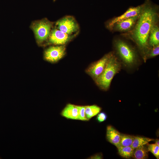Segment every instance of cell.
Here are the masks:
<instances>
[{"mask_svg": "<svg viewBox=\"0 0 159 159\" xmlns=\"http://www.w3.org/2000/svg\"><path fill=\"white\" fill-rule=\"evenodd\" d=\"M159 29L155 24L152 29L150 32L148 39V44L151 47L159 44Z\"/></svg>", "mask_w": 159, "mask_h": 159, "instance_id": "cell-13", "label": "cell"}, {"mask_svg": "<svg viewBox=\"0 0 159 159\" xmlns=\"http://www.w3.org/2000/svg\"><path fill=\"white\" fill-rule=\"evenodd\" d=\"M86 106H79V112L78 120L81 121H87L85 115Z\"/></svg>", "mask_w": 159, "mask_h": 159, "instance_id": "cell-20", "label": "cell"}, {"mask_svg": "<svg viewBox=\"0 0 159 159\" xmlns=\"http://www.w3.org/2000/svg\"><path fill=\"white\" fill-rule=\"evenodd\" d=\"M54 22L47 18L33 21L30 26L38 44H47Z\"/></svg>", "mask_w": 159, "mask_h": 159, "instance_id": "cell-3", "label": "cell"}, {"mask_svg": "<svg viewBox=\"0 0 159 159\" xmlns=\"http://www.w3.org/2000/svg\"><path fill=\"white\" fill-rule=\"evenodd\" d=\"M157 15L155 9L148 1L143 4V8L132 33V37L143 52L148 49L151 31L155 24Z\"/></svg>", "mask_w": 159, "mask_h": 159, "instance_id": "cell-1", "label": "cell"}, {"mask_svg": "<svg viewBox=\"0 0 159 159\" xmlns=\"http://www.w3.org/2000/svg\"><path fill=\"white\" fill-rule=\"evenodd\" d=\"M143 4L136 7L129 8L121 15L115 17L110 21L106 25L108 28L112 29L114 24L117 22L131 17L139 15L143 8Z\"/></svg>", "mask_w": 159, "mask_h": 159, "instance_id": "cell-9", "label": "cell"}, {"mask_svg": "<svg viewBox=\"0 0 159 159\" xmlns=\"http://www.w3.org/2000/svg\"><path fill=\"white\" fill-rule=\"evenodd\" d=\"M97 114L96 120L99 122H101L104 121L107 118V115L104 112H100Z\"/></svg>", "mask_w": 159, "mask_h": 159, "instance_id": "cell-21", "label": "cell"}, {"mask_svg": "<svg viewBox=\"0 0 159 159\" xmlns=\"http://www.w3.org/2000/svg\"><path fill=\"white\" fill-rule=\"evenodd\" d=\"M154 140L153 139L140 136H134L131 145L135 149L139 147L144 145L151 141Z\"/></svg>", "mask_w": 159, "mask_h": 159, "instance_id": "cell-15", "label": "cell"}, {"mask_svg": "<svg viewBox=\"0 0 159 159\" xmlns=\"http://www.w3.org/2000/svg\"><path fill=\"white\" fill-rule=\"evenodd\" d=\"M117 148L119 154L122 157L126 158L132 157L134 149L131 146H120Z\"/></svg>", "mask_w": 159, "mask_h": 159, "instance_id": "cell-17", "label": "cell"}, {"mask_svg": "<svg viewBox=\"0 0 159 159\" xmlns=\"http://www.w3.org/2000/svg\"><path fill=\"white\" fill-rule=\"evenodd\" d=\"M88 158L92 159H101L102 158V156L100 153L97 154L90 156Z\"/></svg>", "mask_w": 159, "mask_h": 159, "instance_id": "cell-23", "label": "cell"}, {"mask_svg": "<svg viewBox=\"0 0 159 159\" xmlns=\"http://www.w3.org/2000/svg\"><path fill=\"white\" fill-rule=\"evenodd\" d=\"M135 136L129 135L121 134L120 146H131Z\"/></svg>", "mask_w": 159, "mask_h": 159, "instance_id": "cell-18", "label": "cell"}, {"mask_svg": "<svg viewBox=\"0 0 159 159\" xmlns=\"http://www.w3.org/2000/svg\"><path fill=\"white\" fill-rule=\"evenodd\" d=\"M56 0H53V1H56Z\"/></svg>", "mask_w": 159, "mask_h": 159, "instance_id": "cell-25", "label": "cell"}, {"mask_svg": "<svg viewBox=\"0 0 159 159\" xmlns=\"http://www.w3.org/2000/svg\"><path fill=\"white\" fill-rule=\"evenodd\" d=\"M121 134L113 127L109 125L107 127L106 136L108 141L117 148L119 146Z\"/></svg>", "mask_w": 159, "mask_h": 159, "instance_id": "cell-11", "label": "cell"}, {"mask_svg": "<svg viewBox=\"0 0 159 159\" xmlns=\"http://www.w3.org/2000/svg\"><path fill=\"white\" fill-rule=\"evenodd\" d=\"M148 149L151 152L157 159L159 158V146L156 144H149Z\"/></svg>", "mask_w": 159, "mask_h": 159, "instance_id": "cell-19", "label": "cell"}, {"mask_svg": "<svg viewBox=\"0 0 159 159\" xmlns=\"http://www.w3.org/2000/svg\"><path fill=\"white\" fill-rule=\"evenodd\" d=\"M101 107L96 105L86 106L85 115L87 120H89L93 117L97 115L101 110Z\"/></svg>", "mask_w": 159, "mask_h": 159, "instance_id": "cell-14", "label": "cell"}, {"mask_svg": "<svg viewBox=\"0 0 159 159\" xmlns=\"http://www.w3.org/2000/svg\"><path fill=\"white\" fill-rule=\"evenodd\" d=\"M155 144L159 146V140L158 139H156L155 140Z\"/></svg>", "mask_w": 159, "mask_h": 159, "instance_id": "cell-24", "label": "cell"}, {"mask_svg": "<svg viewBox=\"0 0 159 159\" xmlns=\"http://www.w3.org/2000/svg\"><path fill=\"white\" fill-rule=\"evenodd\" d=\"M75 37L65 34L54 26L51 31L47 44L54 45H66Z\"/></svg>", "mask_w": 159, "mask_h": 159, "instance_id": "cell-7", "label": "cell"}, {"mask_svg": "<svg viewBox=\"0 0 159 159\" xmlns=\"http://www.w3.org/2000/svg\"><path fill=\"white\" fill-rule=\"evenodd\" d=\"M149 55L150 57H155L159 54V44L153 47Z\"/></svg>", "mask_w": 159, "mask_h": 159, "instance_id": "cell-22", "label": "cell"}, {"mask_svg": "<svg viewBox=\"0 0 159 159\" xmlns=\"http://www.w3.org/2000/svg\"><path fill=\"white\" fill-rule=\"evenodd\" d=\"M115 45L118 54L125 64L131 66L135 63L137 58L136 53L128 44L119 39L115 42Z\"/></svg>", "mask_w": 159, "mask_h": 159, "instance_id": "cell-5", "label": "cell"}, {"mask_svg": "<svg viewBox=\"0 0 159 159\" xmlns=\"http://www.w3.org/2000/svg\"><path fill=\"white\" fill-rule=\"evenodd\" d=\"M66 53V45H55L49 47L44 52L45 59L49 62H54L62 58Z\"/></svg>", "mask_w": 159, "mask_h": 159, "instance_id": "cell-8", "label": "cell"}, {"mask_svg": "<svg viewBox=\"0 0 159 159\" xmlns=\"http://www.w3.org/2000/svg\"><path fill=\"white\" fill-rule=\"evenodd\" d=\"M113 54L111 52L109 53L92 64L87 69V73L94 80H96L103 72Z\"/></svg>", "mask_w": 159, "mask_h": 159, "instance_id": "cell-6", "label": "cell"}, {"mask_svg": "<svg viewBox=\"0 0 159 159\" xmlns=\"http://www.w3.org/2000/svg\"><path fill=\"white\" fill-rule=\"evenodd\" d=\"M54 26L65 34L75 37L80 32L79 24L72 16H66L54 22Z\"/></svg>", "mask_w": 159, "mask_h": 159, "instance_id": "cell-4", "label": "cell"}, {"mask_svg": "<svg viewBox=\"0 0 159 159\" xmlns=\"http://www.w3.org/2000/svg\"><path fill=\"white\" fill-rule=\"evenodd\" d=\"M148 150L142 146L134 150L132 157L135 159H145L148 157Z\"/></svg>", "mask_w": 159, "mask_h": 159, "instance_id": "cell-16", "label": "cell"}, {"mask_svg": "<svg viewBox=\"0 0 159 159\" xmlns=\"http://www.w3.org/2000/svg\"><path fill=\"white\" fill-rule=\"evenodd\" d=\"M139 15L118 21L114 24L112 28L113 27L115 30L119 31H128L135 24Z\"/></svg>", "mask_w": 159, "mask_h": 159, "instance_id": "cell-10", "label": "cell"}, {"mask_svg": "<svg viewBox=\"0 0 159 159\" xmlns=\"http://www.w3.org/2000/svg\"><path fill=\"white\" fill-rule=\"evenodd\" d=\"M121 67L120 63L113 54L103 72L95 80L96 84L102 89L107 90L113 77L119 71Z\"/></svg>", "mask_w": 159, "mask_h": 159, "instance_id": "cell-2", "label": "cell"}, {"mask_svg": "<svg viewBox=\"0 0 159 159\" xmlns=\"http://www.w3.org/2000/svg\"><path fill=\"white\" fill-rule=\"evenodd\" d=\"M79 109V106L67 104L61 112V115L67 119L77 120Z\"/></svg>", "mask_w": 159, "mask_h": 159, "instance_id": "cell-12", "label": "cell"}]
</instances>
